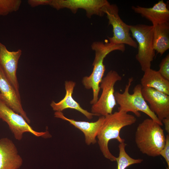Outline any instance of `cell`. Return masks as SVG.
<instances>
[{
  "instance_id": "cell-1",
  "label": "cell",
  "mask_w": 169,
  "mask_h": 169,
  "mask_svg": "<svg viewBox=\"0 0 169 169\" xmlns=\"http://www.w3.org/2000/svg\"><path fill=\"white\" fill-rule=\"evenodd\" d=\"M136 121L135 117L125 112L117 111L105 116L102 126L97 136L100 150L105 158L111 161H116V157L110 152L108 143L112 139L120 143L125 141L120 136L124 127L131 125Z\"/></svg>"
},
{
  "instance_id": "cell-2",
  "label": "cell",
  "mask_w": 169,
  "mask_h": 169,
  "mask_svg": "<svg viewBox=\"0 0 169 169\" xmlns=\"http://www.w3.org/2000/svg\"><path fill=\"white\" fill-rule=\"evenodd\" d=\"M135 141L142 154L155 157L160 155L165 144L166 137L159 123L150 118H147L137 126Z\"/></svg>"
},
{
  "instance_id": "cell-3",
  "label": "cell",
  "mask_w": 169,
  "mask_h": 169,
  "mask_svg": "<svg viewBox=\"0 0 169 169\" xmlns=\"http://www.w3.org/2000/svg\"><path fill=\"white\" fill-rule=\"evenodd\" d=\"M133 80L132 77L129 79L123 93L118 92L115 93L116 103L119 105L118 111L127 113L132 112L138 117L141 115L139 112H143L162 126V123L151 110L143 97L141 92L142 87L141 84H137L134 87L133 94H130L129 88Z\"/></svg>"
},
{
  "instance_id": "cell-4",
  "label": "cell",
  "mask_w": 169,
  "mask_h": 169,
  "mask_svg": "<svg viewBox=\"0 0 169 169\" xmlns=\"http://www.w3.org/2000/svg\"><path fill=\"white\" fill-rule=\"evenodd\" d=\"M91 48L95 52L93 64V71L89 76L83 78L82 83L86 89H92L93 90V98L90 101V104L93 105L99 99L98 95L100 89V84L105 70L104 60L108 54L113 51V49L108 44L101 41L94 42L92 44Z\"/></svg>"
},
{
  "instance_id": "cell-5",
  "label": "cell",
  "mask_w": 169,
  "mask_h": 169,
  "mask_svg": "<svg viewBox=\"0 0 169 169\" xmlns=\"http://www.w3.org/2000/svg\"><path fill=\"white\" fill-rule=\"evenodd\" d=\"M130 31L138 43L136 56L142 70L151 68L155 56L153 42V26L143 24L130 25Z\"/></svg>"
},
{
  "instance_id": "cell-6",
  "label": "cell",
  "mask_w": 169,
  "mask_h": 169,
  "mask_svg": "<svg viewBox=\"0 0 169 169\" xmlns=\"http://www.w3.org/2000/svg\"><path fill=\"white\" fill-rule=\"evenodd\" d=\"M121 79V77L115 71L111 70L108 73L100 84L102 93L97 102L92 105L91 113L96 116H104L112 113L117 104L114 86L117 82Z\"/></svg>"
},
{
  "instance_id": "cell-7",
  "label": "cell",
  "mask_w": 169,
  "mask_h": 169,
  "mask_svg": "<svg viewBox=\"0 0 169 169\" xmlns=\"http://www.w3.org/2000/svg\"><path fill=\"white\" fill-rule=\"evenodd\" d=\"M104 12L106 15L109 24L113 28V36L108 37L109 42L114 44H126L137 48V43L130 35V25L126 24L120 18L118 6L109 3L104 8Z\"/></svg>"
},
{
  "instance_id": "cell-8",
  "label": "cell",
  "mask_w": 169,
  "mask_h": 169,
  "mask_svg": "<svg viewBox=\"0 0 169 169\" xmlns=\"http://www.w3.org/2000/svg\"><path fill=\"white\" fill-rule=\"evenodd\" d=\"M0 119L7 124L14 138L18 141L22 140L23 134L25 132L45 138L51 137L48 131L38 132L35 131L22 115L14 112L1 99Z\"/></svg>"
},
{
  "instance_id": "cell-9",
  "label": "cell",
  "mask_w": 169,
  "mask_h": 169,
  "mask_svg": "<svg viewBox=\"0 0 169 169\" xmlns=\"http://www.w3.org/2000/svg\"><path fill=\"white\" fill-rule=\"evenodd\" d=\"M109 3L106 0H51L49 5L57 10L67 8L74 13L83 9L90 18L94 15L103 16L104 8Z\"/></svg>"
},
{
  "instance_id": "cell-10",
  "label": "cell",
  "mask_w": 169,
  "mask_h": 169,
  "mask_svg": "<svg viewBox=\"0 0 169 169\" xmlns=\"http://www.w3.org/2000/svg\"><path fill=\"white\" fill-rule=\"evenodd\" d=\"M22 51L8 50L0 42V66L6 77L19 94V85L17 76L18 64Z\"/></svg>"
},
{
  "instance_id": "cell-11",
  "label": "cell",
  "mask_w": 169,
  "mask_h": 169,
  "mask_svg": "<svg viewBox=\"0 0 169 169\" xmlns=\"http://www.w3.org/2000/svg\"><path fill=\"white\" fill-rule=\"evenodd\" d=\"M1 100L15 112L22 115L29 124L30 120L24 110L20 94L8 80L0 66Z\"/></svg>"
},
{
  "instance_id": "cell-12",
  "label": "cell",
  "mask_w": 169,
  "mask_h": 169,
  "mask_svg": "<svg viewBox=\"0 0 169 169\" xmlns=\"http://www.w3.org/2000/svg\"><path fill=\"white\" fill-rule=\"evenodd\" d=\"M141 92L150 109L161 122L169 117V95L150 88H142Z\"/></svg>"
},
{
  "instance_id": "cell-13",
  "label": "cell",
  "mask_w": 169,
  "mask_h": 169,
  "mask_svg": "<svg viewBox=\"0 0 169 169\" xmlns=\"http://www.w3.org/2000/svg\"><path fill=\"white\" fill-rule=\"evenodd\" d=\"M23 163L13 141L6 137L0 139V169H19Z\"/></svg>"
},
{
  "instance_id": "cell-14",
  "label": "cell",
  "mask_w": 169,
  "mask_h": 169,
  "mask_svg": "<svg viewBox=\"0 0 169 169\" xmlns=\"http://www.w3.org/2000/svg\"><path fill=\"white\" fill-rule=\"evenodd\" d=\"M54 116L55 117L69 122L70 124L82 131L84 136L85 142L88 145L96 143V138L105 118V116H101L96 121L89 122L76 121L68 118L64 116L61 112H55Z\"/></svg>"
},
{
  "instance_id": "cell-15",
  "label": "cell",
  "mask_w": 169,
  "mask_h": 169,
  "mask_svg": "<svg viewBox=\"0 0 169 169\" xmlns=\"http://www.w3.org/2000/svg\"><path fill=\"white\" fill-rule=\"evenodd\" d=\"M132 9L151 22L152 26L169 22V10L163 0L159 1L151 8L137 6H132Z\"/></svg>"
},
{
  "instance_id": "cell-16",
  "label": "cell",
  "mask_w": 169,
  "mask_h": 169,
  "mask_svg": "<svg viewBox=\"0 0 169 169\" xmlns=\"http://www.w3.org/2000/svg\"><path fill=\"white\" fill-rule=\"evenodd\" d=\"M64 85L66 94L64 98L57 103L52 101L50 104V106L54 111L62 112L66 109H73L81 112L89 120L92 119L93 116H96L95 114L82 108L73 98L72 94L76 85L75 82L72 81H66Z\"/></svg>"
},
{
  "instance_id": "cell-17",
  "label": "cell",
  "mask_w": 169,
  "mask_h": 169,
  "mask_svg": "<svg viewBox=\"0 0 169 169\" xmlns=\"http://www.w3.org/2000/svg\"><path fill=\"white\" fill-rule=\"evenodd\" d=\"M141 80L142 88H150L169 95V80L163 77L158 71L151 68L146 70Z\"/></svg>"
},
{
  "instance_id": "cell-18",
  "label": "cell",
  "mask_w": 169,
  "mask_h": 169,
  "mask_svg": "<svg viewBox=\"0 0 169 169\" xmlns=\"http://www.w3.org/2000/svg\"><path fill=\"white\" fill-rule=\"evenodd\" d=\"M153 26V48L155 51L162 55L169 49V22Z\"/></svg>"
},
{
  "instance_id": "cell-19",
  "label": "cell",
  "mask_w": 169,
  "mask_h": 169,
  "mask_svg": "<svg viewBox=\"0 0 169 169\" xmlns=\"http://www.w3.org/2000/svg\"><path fill=\"white\" fill-rule=\"evenodd\" d=\"M126 144L125 141L120 143L118 146L119 155L116 157L117 164V169H125L129 166L134 164L141 163L143 160L141 159H134L130 156L125 150Z\"/></svg>"
},
{
  "instance_id": "cell-20",
  "label": "cell",
  "mask_w": 169,
  "mask_h": 169,
  "mask_svg": "<svg viewBox=\"0 0 169 169\" xmlns=\"http://www.w3.org/2000/svg\"><path fill=\"white\" fill-rule=\"evenodd\" d=\"M22 2L21 0H0V16H6L17 12Z\"/></svg>"
},
{
  "instance_id": "cell-21",
  "label": "cell",
  "mask_w": 169,
  "mask_h": 169,
  "mask_svg": "<svg viewBox=\"0 0 169 169\" xmlns=\"http://www.w3.org/2000/svg\"><path fill=\"white\" fill-rule=\"evenodd\" d=\"M160 74L169 80V54L167 55L161 61L158 71Z\"/></svg>"
},
{
  "instance_id": "cell-22",
  "label": "cell",
  "mask_w": 169,
  "mask_h": 169,
  "mask_svg": "<svg viewBox=\"0 0 169 169\" xmlns=\"http://www.w3.org/2000/svg\"><path fill=\"white\" fill-rule=\"evenodd\" d=\"M160 155L164 158L168 166L167 169H169V134L166 136L165 144L160 152Z\"/></svg>"
},
{
  "instance_id": "cell-23",
  "label": "cell",
  "mask_w": 169,
  "mask_h": 169,
  "mask_svg": "<svg viewBox=\"0 0 169 169\" xmlns=\"http://www.w3.org/2000/svg\"><path fill=\"white\" fill-rule=\"evenodd\" d=\"M51 0H28V3L31 7L34 8L42 5H49Z\"/></svg>"
},
{
  "instance_id": "cell-24",
  "label": "cell",
  "mask_w": 169,
  "mask_h": 169,
  "mask_svg": "<svg viewBox=\"0 0 169 169\" xmlns=\"http://www.w3.org/2000/svg\"><path fill=\"white\" fill-rule=\"evenodd\" d=\"M162 123L164 124L165 128L166 131L169 134V117H168L163 119L161 121Z\"/></svg>"
},
{
  "instance_id": "cell-25",
  "label": "cell",
  "mask_w": 169,
  "mask_h": 169,
  "mask_svg": "<svg viewBox=\"0 0 169 169\" xmlns=\"http://www.w3.org/2000/svg\"><path fill=\"white\" fill-rule=\"evenodd\" d=\"M0 99H1V94H0Z\"/></svg>"
}]
</instances>
